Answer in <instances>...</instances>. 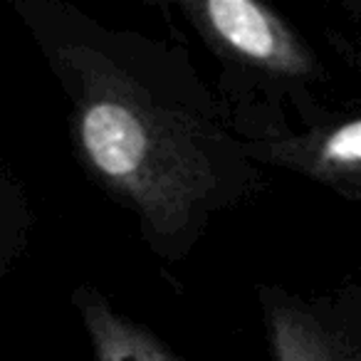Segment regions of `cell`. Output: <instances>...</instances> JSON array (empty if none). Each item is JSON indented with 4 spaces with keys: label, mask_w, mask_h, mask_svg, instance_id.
Here are the masks:
<instances>
[{
    "label": "cell",
    "mask_w": 361,
    "mask_h": 361,
    "mask_svg": "<svg viewBox=\"0 0 361 361\" xmlns=\"http://www.w3.org/2000/svg\"><path fill=\"white\" fill-rule=\"evenodd\" d=\"M272 361H361V287L297 295L257 290Z\"/></svg>",
    "instance_id": "cell-4"
},
{
    "label": "cell",
    "mask_w": 361,
    "mask_h": 361,
    "mask_svg": "<svg viewBox=\"0 0 361 361\" xmlns=\"http://www.w3.org/2000/svg\"><path fill=\"white\" fill-rule=\"evenodd\" d=\"M23 16L65 92L85 173L159 260H188L213 221L262 186L216 87L166 40L57 3Z\"/></svg>",
    "instance_id": "cell-1"
},
{
    "label": "cell",
    "mask_w": 361,
    "mask_h": 361,
    "mask_svg": "<svg viewBox=\"0 0 361 361\" xmlns=\"http://www.w3.org/2000/svg\"><path fill=\"white\" fill-rule=\"evenodd\" d=\"M243 146L255 166L290 171L361 203V106H326L305 124L277 126Z\"/></svg>",
    "instance_id": "cell-3"
},
{
    "label": "cell",
    "mask_w": 361,
    "mask_h": 361,
    "mask_svg": "<svg viewBox=\"0 0 361 361\" xmlns=\"http://www.w3.org/2000/svg\"><path fill=\"white\" fill-rule=\"evenodd\" d=\"M72 305L87 331L94 361H188L151 326L116 310L97 287H77Z\"/></svg>",
    "instance_id": "cell-5"
},
{
    "label": "cell",
    "mask_w": 361,
    "mask_h": 361,
    "mask_svg": "<svg viewBox=\"0 0 361 361\" xmlns=\"http://www.w3.org/2000/svg\"><path fill=\"white\" fill-rule=\"evenodd\" d=\"M27 211L18 188L0 171V272L6 270L25 245Z\"/></svg>",
    "instance_id": "cell-6"
},
{
    "label": "cell",
    "mask_w": 361,
    "mask_h": 361,
    "mask_svg": "<svg viewBox=\"0 0 361 361\" xmlns=\"http://www.w3.org/2000/svg\"><path fill=\"white\" fill-rule=\"evenodd\" d=\"M173 8L218 65V97L240 139L305 124L329 85L312 42L260 0H178Z\"/></svg>",
    "instance_id": "cell-2"
}]
</instances>
